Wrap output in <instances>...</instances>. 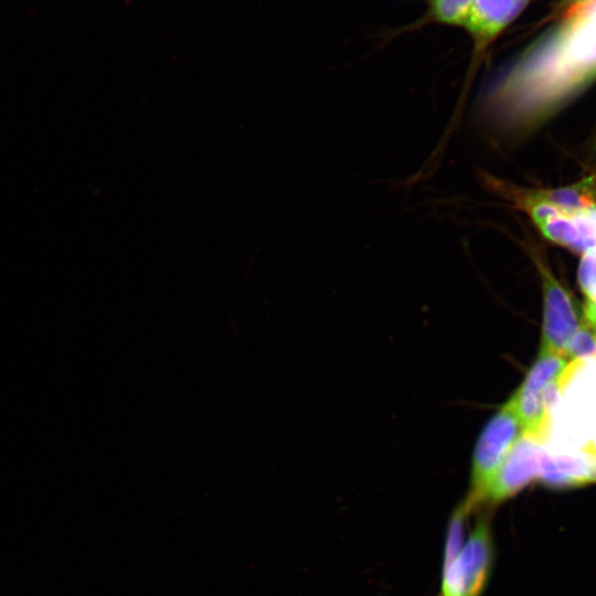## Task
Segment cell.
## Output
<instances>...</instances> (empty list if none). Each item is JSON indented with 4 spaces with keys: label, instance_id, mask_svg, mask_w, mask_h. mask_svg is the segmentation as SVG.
<instances>
[{
    "label": "cell",
    "instance_id": "obj_4",
    "mask_svg": "<svg viewBox=\"0 0 596 596\" xmlns=\"http://www.w3.org/2000/svg\"><path fill=\"white\" fill-rule=\"evenodd\" d=\"M529 252L540 274L543 294L540 353L560 354L565 358L566 345L578 328L573 300L539 251L530 247Z\"/></svg>",
    "mask_w": 596,
    "mask_h": 596
},
{
    "label": "cell",
    "instance_id": "obj_11",
    "mask_svg": "<svg viewBox=\"0 0 596 596\" xmlns=\"http://www.w3.org/2000/svg\"><path fill=\"white\" fill-rule=\"evenodd\" d=\"M473 0H433L435 17L446 23L465 24Z\"/></svg>",
    "mask_w": 596,
    "mask_h": 596
},
{
    "label": "cell",
    "instance_id": "obj_5",
    "mask_svg": "<svg viewBox=\"0 0 596 596\" xmlns=\"http://www.w3.org/2000/svg\"><path fill=\"white\" fill-rule=\"evenodd\" d=\"M543 449L540 443L521 435L492 481L483 505L499 504L538 480Z\"/></svg>",
    "mask_w": 596,
    "mask_h": 596
},
{
    "label": "cell",
    "instance_id": "obj_9",
    "mask_svg": "<svg viewBox=\"0 0 596 596\" xmlns=\"http://www.w3.org/2000/svg\"><path fill=\"white\" fill-rule=\"evenodd\" d=\"M577 277L581 289L586 295L583 323L596 330V249L583 254Z\"/></svg>",
    "mask_w": 596,
    "mask_h": 596
},
{
    "label": "cell",
    "instance_id": "obj_2",
    "mask_svg": "<svg viewBox=\"0 0 596 596\" xmlns=\"http://www.w3.org/2000/svg\"><path fill=\"white\" fill-rule=\"evenodd\" d=\"M521 435V425L508 400L488 421L473 450L469 491L465 498L473 511L483 505L492 481Z\"/></svg>",
    "mask_w": 596,
    "mask_h": 596
},
{
    "label": "cell",
    "instance_id": "obj_12",
    "mask_svg": "<svg viewBox=\"0 0 596 596\" xmlns=\"http://www.w3.org/2000/svg\"><path fill=\"white\" fill-rule=\"evenodd\" d=\"M567 1H571L573 3H577V2H582V1H586V0H567Z\"/></svg>",
    "mask_w": 596,
    "mask_h": 596
},
{
    "label": "cell",
    "instance_id": "obj_8",
    "mask_svg": "<svg viewBox=\"0 0 596 596\" xmlns=\"http://www.w3.org/2000/svg\"><path fill=\"white\" fill-rule=\"evenodd\" d=\"M541 194L566 213L596 209V173L556 189H540Z\"/></svg>",
    "mask_w": 596,
    "mask_h": 596
},
{
    "label": "cell",
    "instance_id": "obj_10",
    "mask_svg": "<svg viewBox=\"0 0 596 596\" xmlns=\"http://www.w3.org/2000/svg\"><path fill=\"white\" fill-rule=\"evenodd\" d=\"M565 356L575 360L596 358V330L584 323L578 327L566 345Z\"/></svg>",
    "mask_w": 596,
    "mask_h": 596
},
{
    "label": "cell",
    "instance_id": "obj_1",
    "mask_svg": "<svg viewBox=\"0 0 596 596\" xmlns=\"http://www.w3.org/2000/svg\"><path fill=\"white\" fill-rule=\"evenodd\" d=\"M596 79V0L573 3L560 25L482 91L481 119L502 136L528 134Z\"/></svg>",
    "mask_w": 596,
    "mask_h": 596
},
{
    "label": "cell",
    "instance_id": "obj_7",
    "mask_svg": "<svg viewBox=\"0 0 596 596\" xmlns=\"http://www.w3.org/2000/svg\"><path fill=\"white\" fill-rule=\"evenodd\" d=\"M528 0H473L465 25L478 49L493 40L523 9Z\"/></svg>",
    "mask_w": 596,
    "mask_h": 596
},
{
    "label": "cell",
    "instance_id": "obj_3",
    "mask_svg": "<svg viewBox=\"0 0 596 596\" xmlns=\"http://www.w3.org/2000/svg\"><path fill=\"white\" fill-rule=\"evenodd\" d=\"M494 561L491 522L486 513L455 556L444 555L439 596H481Z\"/></svg>",
    "mask_w": 596,
    "mask_h": 596
},
{
    "label": "cell",
    "instance_id": "obj_6",
    "mask_svg": "<svg viewBox=\"0 0 596 596\" xmlns=\"http://www.w3.org/2000/svg\"><path fill=\"white\" fill-rule=\"evenodd\" d=\"M539 481L551 489H568L596 482V454L541 455Z\"/></svg>",
    "mask_w": 596,
    "mask_h": 596
}]
</instances>
